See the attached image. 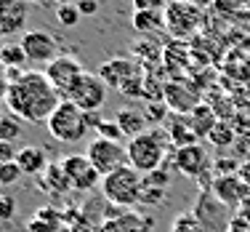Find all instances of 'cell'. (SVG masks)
I'll return each instance as SVG.
<instances>
[{
    "instance_id": "obj_1",
    "label": "cell",
    "mask_w": 250,
    "mask_h": 232,
    "mask_svg": "<svg viewBox=\"0 0 250 232\" xmlns=\"http://www.w3.org/2000/svg\"><path fill=\"white\" fill-rule=\"evenodd\" d=\"M62 104V93L51 86L43 70H24L5 93V110L24 123H48L53 110Z\"/></svg>"
},
{
    "instance_id": "obj_2",
    "label": "cell",
    "mask_w": 250,
    "mask_h": 232,
    "mask_svg": "<svg viewBox=\"0 0 250 232\" xmlns=\"http://www.w3.org/2000/svg\"><path fill=\"white\" fill-rule=\"evenodd\" d=\"M128 165H133L139 174H152V171L163 168L165 152L173 150L168 131L163 128H146L144 134L128 139Z\"/></svg>"
},
{
    "instance_id": "obj_3",
    "label": "cell",
    "mask_w": 250,
    "mask_h": 232,
    "mask_svg": "<svg viewBox=\"0 0 250 232\" xmlns=\"http://www.w3.org/2000/svg\"><path fill=\"white\" fill-rule=\"evenodd\" d=\"M141 192H144V176L133 165H123L101 179V195L109 206L133 208L141 203Z\"/></svg>"
},
{
    "instance_id": "obj_4",
    "label": "cell",
    "mask_w": 250,
    "mask_h": 232,
    "mask_svg": "<svg viewBox=\"0 0 250 232\" xmlns=\"http://www.w3.org/2000/svg\"><path fill=\"white\" fill-rule=\"evenodd\" d=\"M101 80L106 83L109 88H117L125 96H141L144 99V83H146V75H144V67L133 59H125V56H115L109 62H104L96 72Z\"/></svg>"
},
{
    "instance_id": "obj_5",
    "label": "cell",
    "mask_w": 250,
    "mask_h": 232,
    "mask_svg": "<svg viewBox=\"0 0 250 232\" xmlns=\"http://www.w3.org/2000/svg\"><path fill=\"white\" fill-rule=\"evenodd\" d=\"M48 134L56 141L64 144H75V141L85 139L91 134V123H88V112H83L80 107L69 99H62V104L53 110V115L48 117Z\"/></svg>"
},
{
    "instance_id": "obj_6",
    "label": "cell",
    "mask_w": 250,
    "mask_h": 232,
    "mask_svg": "<svg viewBox=\"0 0 250 232\" xmlns=\"http://www.w3.org/2000/svg\"><path fill=\"white\" fill-rule=\"evenodd\" d=\"M85 155L93 163V168L101 174V179H104L106 174H112V171L128 165V147H125L123 141H112V139H104V136L91 139Z\"/></svg>"
},
{
    "instance_id": "obj_7",
    "label": "cell",
    "mask_w": 250,
    "mask_h": 232,
    "mask_svg": "<svg viewBox=\"0 0 250 232\" xmlns=\"http://www.w3.org/2000/svg\"><path fill=\"white\" fill-rule=\"evenodd\" d=\"M202 22V11L197 5L187 3V0H168L165 5V32L176 40L189 38L192 32H197Z\"/></svg>"
},
{
    "instance_id": "obj_8",
    "label": "cell",
    "mask_w": 250,
    "mask_h": 232,
    "mask_svg": "<svg viewBox=\"0 0 250 232\" xmlns=\"http://www.w3.org/2000/svg\"><path fill=\"white\" fill-rule=\"evenodd\" d=\"M106 93H109V86L101 80L99 75L85 72L80 80L75 83V88L69 91V102H75L83 112H99L106 102Z\"/></svg>"
},
{
    "instance_id": "obj_9",
    "label": "cell",
    "mask_w": 250,
    "mask_h": 232,
    "mask_svg": "<svg viewBox=\"0 0 250 232\" xmlns=\"http://www.w3.org/2000/svg\"><path fill=\"white\" fill-rule=\"evenodd\" d=\"M194 216L202 222L205 232H226L229 230V222L234 216L231 208H226L216 195L208 189V192L197 195V203H194Z\"/></svg>"
},
{
    "instance_id": "obj_10",
    "label": "cell",
    "mask_w": 250,
    "mask_h": 232,
    "mask_svg": "<svg viewBox=\"0 0 250 232\" xmlns=\"http://www.w3.org/2000/svg\"><path fill=\"white\" fill-rule=\"evenodd\" d=\"M168 163L173 165L178 174L192 176V179H200L202 174L213 168V160L208 158V150L202 144H189V147H173L168 152Z\"/></svg>"
},
{
    "instance_id": "obj_11",
    "label": "cell",
    "mask_w": 250,
    "mask_h": 232,
    "mask_svg": "<svg viewBox=\"0 0 250 232\" xmlns=\"http://www.w3.org/2000/svg\"><path fill=\"white\" fill-rule=\"evenodd\" d=\"M152 227H154L152 216H141V213L130 211V208L109 206L106 216L96 224L93 232H152Z\"/></svg>"
},
{
    "instance_id": "obj_12",
    "label": "cell",
    "mask_w": 250,
    "mask_h": 232,
    "mask_svg": "<svg viewBox=\"0 0 250 232\" xmlns=\"http://www.w3.org/2000/svg\"><path fill=\"white\" fill-rule=\"evenodd\" d=\"M163 102L176 115H192L202 104V91L192 80H170L163 86Z\"/></svg>"
},
{
    "instance_id": "obj_13",
    "label": "cell",
    "mask_w": 250,
    "mask_h": 232,
    "mask_svg": "<svg viewBox=\"0 0 250 232\" xmlns=\"http://www.w3.org/2000/svg\"><path fill=\"white\" fill-rule=\"evenodd\" d=\"M19 43L27 53L29 64H43V67H48L56 56H62L59 53V40L53 38L48 29H27Z\"/></svg>"
},
{
    "instance_id": "obj_14",
    "label": "cell",
    "mask_w": 250,
    "mask_h": 232,
    "mask_svg": "<svg viewBox=\"0 0 250 232\" xmlns=\"http://www.w3.org/2000/svg\"><path fill=\"white\" fill-rule=\"evenodd\" d=\"M45 77L51 80V86L56 88L59 93H62V99L69 96V91L75 88V83L80 80L83 75H85V70H83V64L77 62L75 56H69V53H62V56H56L48 67L43 70Z\"/></svg>"
},
{
    "instance_id": "obj_15",
    "label": "cell",
    "mask_w": 250,
    "mask_h": 232,
    "mask_svg": "<svg viewBox=\"0 0 250 232\" xmlns=\"http://www.w3.org/2000/svg\"><path fill=\"white\" fill-rule=\"evenodd\" d=\"M62 165L72 189H77V192H88L93 187H101V174L93 168L88 155H67V158H62Z\"/></svg>"
},
{
    "instance_id": "obj_16",
    "label": "cell",
    "mask_w": 250,
    "mask_h": 232,
    "mask_svg": "<svg viewBox=\"0 0 250 232\" xmlns=\"http://www.w3.org/2000/svg\"><path fill=\"white\" fill-rule=\"evenodd\" d=\"M210 192L216 195L226 208H231V211H237L242 200L250 198V187L237 174L234 176H216V179H213V189H210Z\"/></svg>"
},
{
    "instance_id": "obj_17",
    "label": "cell",
    "mask_w": 250,
    "mask_h": 232,
    "mask_svg": "<svg viewBox=\"0 0 250 232\" xmlns=\"http://www.w3.org/2000/svg\"><path fill=\"white\" fill-rule=\"evenodd\" d=\"M27 24V0H0V35L21 32Z\"/></svg>"
},
{
    "instance_id": "obj_18",
    "label": "cell",
    "mask_w": 250,
    "mask_h": 232,
    "mask_svg": "<svg viewBox=\"0 0 250 232\" xmlns=\"http://www.w3.org/2000/svg\"><path fill=\"white\" fill-rule=\"evenodd\" d=\"M168 136H170V144L176 147H189V144H200V136L194 134V128H192V123H189V115H170V120H168Z\"/></svg>"
},
{
    "instance_id": "obj_19",
    "label": "cell",
    "mask_w": 250,
    "mask_h": 232,
    "mask_svg": "<svg viewBox=\"0 0 250 232\" xmlns=\"http://www.w3.org/2000/svg\"><path fill=\"white\" fill-rule=\"evenodd\" d=\"M115 123L120 126L125 139H133V136H139V134H144V131H146L149 117H146V112H139V110H130V107H125V110H117Z\"/></svg>"
},
{
    "instance_id": "obj_20",
    "label": "cell",
    "mask_w": 250,
    "mask_h": 232,
    "mask_svg": "<svg viewBox=\"0 0 250 232\" xmlns=\"http://www.w3.org/2000/svg\"><path fill=\"white\" fill-rule=\"evenodd\" d=\"M16 165L21 168L24 176H38L48 168V160H45V152L40 147H21L16 152Z\"/></svg>"
},
{
    "instance_id": "obj_21",
    "label": "cell",
    "mask_w": 250,
    "mask_h": 232,
    "mask_svg": "<svg viewBox=\"0 0 250 232\" xmlns=\"http://www.w3.org/2000/svg\"><path fill=\"white\" fill-rule=\"evenodd\" d=\"M40 187L48 195H64L72 189V184H69L67 174H64L62 163H48V168L43 171V179H40Z\"/></svg>"
},
{
    "instance_id": "obj_22",
    "label": "cell",
    "mask_w": 250,
    "mask_h": 232,
    "mask_svg": "<svg viewBox=\"0 0 250 232\" xmlns=\"http://www.w3.org/2000/svg\"><path fill=\"white\" fill-rule=\"evenodd\" d=\"M136 32L141 35H154L165 29V11H133V19H130Z\"/></svg>"
},
{
    "instance_id": "obj_23",
    "label": "cell",
    "mask_w": 250,
    "mask_h": 232,
    "mask_svg": "<svg viewBox=\"0 0 250 232\" xmlns=\"http://www.w3.org/2000/svg\"><path fill=\"white\" fill-rule=\"evenodd\" d=\"M221 120V117H216V110H213L210 104H200L197 110L189 115V123H192L194 134L200 136V139H208V134L213 131V126Z\"/></svg>"
},
{
    "instance_id": "obj_24",
    "label": "cell",
    "mask_w": 250,
    "mask_h": 232,
    "mask_svg": "<svg viewBox=\"0 0 250 232\" xmlns=\"http://www.w3.org/2000/svg\"><path fill=\"white\" fill-rule=\"evenodd\" d=\"M237 128L231 126V120H218L216 126H213V131L208 134V141H210L216 150H226L229 147L231 150V144H234V139H237Z\"/></svg>"
},
{
    "instance_id": "obj_25",
    "label": "cell",
    "mask_w": 250,
    "mask_h": 232,
    "mask_svg": "<svg viewBox=\"0 0 250 232\" xmlns=\"http://www.w3.org/2000/svg\"><path fill=\"white\" fill-rule=\"evenodd\" d=\"M0 64H5L8 70H24L27 62V53L21 48V43H3V48H0Z\"/></svg>"
},
{
    "instance_id": "obj_26",
    "label": "cell",
    "mask_w": 250,
    "mask_h": 232,
    "mask_svg": "<svg viewBox=\"0 0 250 232\" xmlns=\"http://www.w3.org/2000/svg\"><path fill=\"white\" fill-rule=\"evenodd\" d=\"M21 136V120L11 110H0V141H11Z\"/></svg>"
},
{
    "instance_id": "obj_27",
    "label": "cell",
    "mask_w": 250,
    "mask_h": 232,
    "mask_svg": "<svg viewBox=\"0 0 250 232\" xmlns=\"http://www.w3.org/2000/svg\"><path fill=\"white\" fill-rule=\"evenodd\" d=\"M62 224H59V216L51 211V208H45V211H40L38 216L29 222V232H56Z\"/></svg>"
},
{
    "instance_id": "obj_28",
    "label": "cell",
    "mask_w": 250,
    "mask_h": 232,
    "mask_svg": "<svg viewBox=\"0 0 250 232\" xmlns=\"http://www.w3.org/2000/svg\"><path fill=\"white\" fill-rule=\"evenodd\" d=\"M170 232H205V227H202V222L194 216V211H184L173 219Z\"/></svg>"
},
{
    "instance_id": "obj_29",
    "label": "cell",
    "mask_w": 250,
    "mask_h": 232,
    "mask_svg": "<svg viewBox=\"0 0 250 232\" xmlns=\"http://www.w3.org/2000/svg\"><path fill=\"white\" fill-rule=\"evenodd\" d=\"M240 160L237 158H226V155H221V158H216L213 160V174L216 176H234V174H240Z\"/></svg>"
},
{
    "instance_id": "obj_30",
    "label": "cell",
    "mask_w": 250,
    "mask_h": 232,
    "mask_svg": "<svg viewBox=\"0 0 250 232\" xmlns=\"http://www.w3.org/2000/svg\"><path fill=\"white\" fill-rule=\"evenodd\" d=\"M21 168L16 165V160L14 163H5V165H0V189H5V187H11V184H16L21 179Z\"/></svg>"
},
{
    "instance_id": "obj_31",
    "label": "cell",
    "mask_w": 250,
    "mask_h": 232,
    "mask_svg": "<svg viewBox=\"0 0 250 232\" xmlns=\"http://www.w3.org/2000/svg\"><path fill=\"white\" fill-rule=\"evenodd\" d=\"M231 158H237L240 163H248L250 160V131L248 134H240L231 144Z\"/></svg>"
},
{
    "instance_id": "obj_32",
    "label": "cell",
    "mask_w": 250,
    "mask_h": 232,
    "mask_svg": "<svg viewBox=\"0 0 250 232\" xmlns=\"http://www.w3.org/2000/svg\"><path fill=\"white\" fill-rule=\"evenodd\" d=\"M80 11H77V5H59L56 8V19L62 27H75L77 22H80Z\"/></svg>"
},
{
    "instance_id": "obj_33",
    "label": "cell",
    "mask_w": 250,
    "mask_h": 232,
    "mask_svg": "<svg viewBox=\"0 0 250 232\" xmlns=\"http://www.w3.org/2000/svg\"><path fill=\"white\" fill-rule=\"evenodd\" d=\"M14 213H16V200L11 198L8 192L0 189V222H11Z\"/></svg>"
},
{
    "instance_id": "obj_34",
    "label": "cell",
    "mask_w": 250,
    "mask_h": 232,
    "mask_svg": "<svg viewBox=\"0 0 250 232\" xmlns=\"http://www.w3.org/2000/svg\"><path fill=\"white\" fill-rule=\"evenodd\" d=\"M96 131H99V136H104V139H112V141H120V139H125V136H123V131H120V126H117L115 120H101Z\"/></svg>"
},
{
    "instance_id": "obj_35",
    "label": "cell",
    "mask_w": 250,
    "mask_h": 232,
    "mask_svg": "<svg viewBox=\"0 0 250 232\" xmlns=\"http://www.w3.org/2000/svg\"><path fill=\"white\" fill-rule=\"evenodd\" d=\"M168 182H170V174H168V171H163V168L152 171V174H144V187H160V189H165V187H168Z\"/></svg>"
},
{
    "instance_id": "obj_36",
    "label": "cell",
    "mask_w": 250,
    "mask_h": 232,
    "mask_svg": "<svg viewBox=\"0 0 250 232\" xmlns=\"http://www.w3.org/2000/svg\"><path fill=\"white\" fill-rule=\"evenodd\" d=\"M141 203H149V206L165 203V189H160V187H144V192H141Z\"/></svg>"
},
{
    "instance_id": "obj_37",
    "label": "cell",
    "mask_w": 250,
    "mask_h": 232,
    "mask_svg": "<svg viewBox=\"0 0 250 232\" xmlns=\"http://www.w3.org/2000/svg\"><path fill=\"white\" fill-rule=\"evenodd\" d=\"M133 11H165L168 0H130Z\"/></svg>"
},
{
    "instance_id": "obj_38",
    "label": "cell",
    "mask_w": 250,
    "mask_h": 232,
    "mask_svg": "<svg viewBox=\"0 0 250 232\" xmlns=\"http://www.w3.org/2000/svg\"><path fill=\"white\" fill-rule=\"evenodd\" d=\"M245 3H248V0H216L213 5H216L218 11H224V14H237ZM245 8H248V5H245Z\"/></svg>"
},
{
    "instance_id": "obj_39",
    "label": "cell",
    "mask_w": 250,
    "mask_h": 232,
    "mask_svg": "<svg viewBox=\"0 0 250 232\" xmlns=\"http://www.w3.org/2000/svg\"><path fill=\"white\" fill-rule=\"evenodd\" d=\"M16 152H19V150H14V144H11V141H0V165L14 163Z\"/></svg>"
},
{
    "instance_id": "obj_40",
    "label": "cell",
    "mask_w": 250,
    "mask_h": 232,
    "mask_svg": "<svg viewBox=\"0 0 250 232\" xmlns=\"http://www.w3.org/2000/svg\"><path fill=\"white\" fill-rule=\"evenodd\" d=\"M8 86H11L8 67H5V64H0V102H5V93H8Z\"/></svg>"
},
{
    "instance_id": "obj_41",
    "label": "cell",
    "mask_w": 250,
    "mask_h": 232,
    "mask_svg": "<svg viewBox=\"0 0 250 232\" xmlns=\"http://www.w3.org/2000/svg\"><path fill=\"white\" fill-rule=\"evenodd\" d=\"M77 11H80L83 16H93L99 11V0H80V3H77Z\"/></svg>"
},
{
    "instance_id": "obj_42",
    "label": "cell",
    "mask_w": 250,
    "mask_h": 232,
    "mask_svg": "<svg viewBox=\"0 0 250 232\" xmlns=\"http://www.w3.org/2000/svg\"><path fill=\"white\" fill-rule=\"evenodd\" d=\"M226 232H250V222H245V219H240V216H231Z\"/></svg>"
},
{
    "instance_id": "obj_43",
    "label": "cell",
    "mask_w": 250,
    "mask_h": 232,
    "mask_svg": "<svg viewBox=\"0 0 250 232\" xmlns=\"http://www.w3.org/2000/svg\"><path fill=\"white\" fill-rule=\"evenodd\" d=\"M165 107H168V104H152L149 107V112H146V117H149V120L152 123H157V120H163V117H165Z\"/></svg>"
},
{
    "instance_id": "obj_44",
    "label": "cell",
    "mask_w": 250,
    "mask_h": 232,
    "mask_svg": "<svg viewBox=\"0 0 250 232\" xmlns=\"http://www.w3.org/2000/svg\"><path fill=\"white\" fill-rule=\"evenodd\" d=\"M234 216H240V219H245V222H250V198H245L240 203V208L234 211Z\"/></svg>"
},
{
    "instance_id": "obj_45",
    "label": "cell",
    "mask_w": 250,
    "mask_h": 232,
    "mask_svg": "<svg viewBox=\"0 0 250 232\" xmlns=\"http://www.w3.org/2000/svg\"><path fill=\"white\" fill-rule=\"evenodd\" d=\"M237 176H240V179H242V182H245L248 187H250V160L240 165V174H237Z\"/></svg>"
},
{
    "instance_id": "obj_46",
    "label": "cell",
    "mask_w": 250,
    "mask_h": 232,
    "mask_svg": "<svg viewBox=\"0 0 250 232\" xmlns=\"http://www.w3.org/2000/svg\"><path fill=\"white\" fill-rule=\"evenodd\" d=\"M80 0H56V5H77Z\"/></svg>"
},
{
    "instance_id": "obj_47",
    "label": "cell",
    "mask_w": 250,
    "mask_h": 232,
    "mask_svg": "<svg viewBox=\"0 0 250 232\" xmlns=\"http://www.w3.org/2000/svg\"><path fill=\"white\" fill-rule=\"evenodd\" d=\"M0 48H3V46H0Z\"/></svg>"
}]
</instances>
